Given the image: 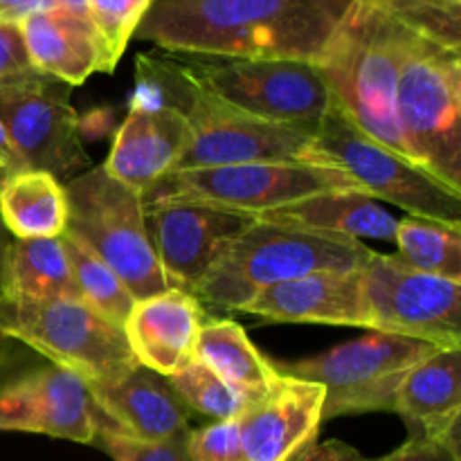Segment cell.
I'll return each mask as SVG.
<instances>
[{"label":"cell","instance_id":"18","mask_svg":"<svg viewBox=\"0 0 461 461\" xmlns=\"http://www.w3.org/2000/svg\"><path fill=\"white\" fill-rule=\"evenodd\" d=\"M97 421L138 441H165L189 428V408L169 381L151 369H131L122 378L88 385Z\"/></svg>","mask_w":461,"mask_h":461},{"label":"cell","instance_id":"28","mask_svg":"<svg viewBox=\"0 0 461 461\" xmlns=\"http://www.w3.org/2000/svg\"><path fill=\"white\" fill-rule=\"evenodd\" d=\"M63 246H66L68 259H70L72 282H75L77 300L84 302L90 311L111 322L113 327H124L135 297L95 252H90L84 243L70 232H63Z\"/></svg>","mask_w":461,"mask_h":461},{"label":"cell","instance_id":"37","mask_svg":"<svg viewBox=\"0 0 461 461\" xmlns=\"http://www.w3.org/2000/svg\"><path fill=\"white\" fill-rule=\"evenodd\" d=\"M0 162H3L5 167H7L12 174H18V171H25V167H23L21 158L16 156V151H14L12 142H9V135L7 131H5L3 122H0Z\"/></svg>","mask_w":461,"mask_h":461},{"label":"cell","instance_id":"35","mask_svg":"<svg viewBox=\"0 0 461 461\" xmlns=\"http://www.w3.org/2000/svg\"><path fill=\"white\" fill-rule=\"evenodd\" d=\"M376 461H461L455 453H450L444 444L421 437H410L401 448Z\"/></svg>","mask_w":461,"mask_h":461},{"label":"cell","instance_id":"14","mask_svg":"<svg viewBox=\"0 0 461 461\" xmlns=\"http://www.w3.org/2000/svg\"><path fill=\"white\" fill-rule=\"evenodd\" d=\"M144 216L169 288L187 293L255 221V216L207 205H165Z\"/></svg>","mask_w":461,"mask_h":461},{"label":"cell","instance_id":"22","mask_svg":"<svg viewBox=\"0 0 461 461\" xmlns=\"http://www.w3.org/2000/svg\"><path fill=\"white\" fill-rule=\"evenodd\" d=\"M18 25L32 66L41 75L72 88L84 84L93 72H102V43L90 18L61 9H39Z\"/></svg>","mask_w":461,"mask_h":461},{"label":"cell","instance_id":"29","mask_svg":"<svg viewBox=\"0 0 461 461\" xmlns=\"http://www.w3.org/2000/svg\"><path fill=\"white\" fill-rule=\"evenodd\" d=\"M171 390L194 412H201L214 421L237 419L246 410L248 401L221 381L210 367L198 358H189L171 376H167Z\"/></svg>","mask_w":461,"mask_h":461},{"label":"cell","instance_id":"38","mask_svg":"<svg viewBox=\"0 0 461 461\" xmlns=\"http://www.w3.org/2000/svg\"><path fill=\"white\" fill-rule=\"evenodd\" d=\"M45 9H61L88 18V0H45Z\"/></svg>","mask_w":461,"mask_h":461},{"label":"cell","instance_id":"2","mask_svg":"<svg viewBox=\"0 0 461 461\" xmlns=\"http://www.w3.org/2000/svg\"><path fill=\"white\" fill-rule=\"evenodd\" d=\"M408 34L381 0H354L315 66L331 102L363 133L414 165L396 108Z\"/></svg>","mask_w":461,"mask_h":461},{"label":"cell","instance_id":"32","mask_svg":"<svg viewBox=\"0 0 461 461\" xmlns=\"http://www.w3.org/2000/svg\"><path fill=\"white\" fill-rule=\"evenodd\" d=\"M187 430L165 441H138L120 435L113 428L97 421L93 444H99L113 461H192L187 450Z\"/></svg>","mask_w":461,"mask_h":461},{"label":"cell","instance_id":"15","mask_svg":"<svg viewBox=\"0 0 461 461\" xmlns=\"http://www.w3.org/2000/svg\"><path fill=\"white\" fill-rule=\"evenodd\" d=\"M0 432H36L93 444L97 412L88 385L57 365L25 374L0 390Z\"/></svg>","mask_w":461,"mask_h":461},{"label":"cell","instance_id":"17","mask_svg":"<svg viewBox=\"0 0 461 461\" xmlns=\"http://www.w3.org/2000/svg\"><path fill=\"white\" fill-rule=\"evenodd\" d=\"M192 140L187 115L174 104H135L117 129L104 169L142 196L178 167Z\"/></svg>","mask_w":461,"mask_h":461},{"label":"cell","instance_id":"10","mask_svg":"<svg viewBox=\"0 0 461 461\" xmlns=\"http://www.w3.org/2000/svg\"><path fill=\"white\" fill-rule=\"evenodd\" d=\"M180 66L216 97L277 124L315 133L331 95L315 63L284 59H219L176 54Z\"/></svg>","mask_w":461,"mask_h":461},{"label":"cell","instance_id":"4","mask_svg":"<svg viewBox=\"0 0 461 461\" xmlns=\"http://www.w3.org/2000/svg\"><path fill=\"white\" fill-rule=\"evenodd\" d=\"M396 108L414 165L461 194V50L410 32Z\"/></svg>","mask_w":461,"mask_h":461},{"label":"cell","instance_id":"20","mask_svg":"<svg viewBox=\"0 0 461 461\" xmlns=\"http://www.w3.org/2000/svg\"><path fill=\"white\" fill-rule=\"evenodd\" d=\"M241 313L273 322L363 327V275L360 270H320L275 284L252 297Z\"/></svg>","mask_w":461,"mask_h":461},{"label":"cell","instance_id":"6","mask_svg":"<svg viewBox=\"0 0 461 461\" xmlns=\"http://www.w3.org/2000/svg\"><path fill=\"white\" fill-rule=\"evenodd\" d=\"M63 187L68 196L66 232L115 270L135 300L169 288L135 189L111 178L102 165L75 176Z\"/></svg>","mask_w":461,"mask_h":461},{"label":"cell","instance_id":"12","mask_svg":"<svg viewBox=\"0 0 461 461\" xmlns=\"http://www.w3.org/2000/svg\"><path fill=\"white\" fill-rule=\"evenodd\" d=\"M363 275V329L461 349V282L372 252Z\"/></svg>","mask_w":461,"mask_h":461},{"label":"cell","instance_id":"40","mask_svg":"<svg viewBox=\"0 0 461 461\" xmlns=\"http://www.w3.org/2000/svg\"><path fill=\"white\" fill-rule=\"evenodd\" d=\"M12 342L14 340H9L7 336L0 333V369H3V365L9 360V354H12Z\"/></svg>","mask_w":461,"mask_h":461},{"label":"cell","instance_id":"27","mask_svg":"<svg viewBox=\"0 0 461 461\" xmlns=\"http://www.w3.org/2000/svg\"><path fill=\"white\" fill-rule=\"evenodd\" d=\"M394 241L401 261L435 277L461 282V228L421 216L396 223Z\"/></svg>","mask_w":461,"mask_h":461},{"label":"cell","instance_id":"1","mask_svg":"<svg viewBox=\"0 0 461 461\" xmlns=\"http://www.w3.org/2000/svg\"><path fill=\"white\" fill-rule=\"evenodd\" d=\"M354 0H153L140 41L171 54L318 63Z\"/></svg>","mask_w":461,"mask_h":461},{"label":"cell","instance_id":"30","mask_svg":"<svg viewBox=\"0 0 461 461\" xmlns=\"http://www.w3.org/2000/svg\"><path fill=\"white\" fill-rule=\"evenodd\" d=\"M153 0H88V18L102 43V72L111 75Z\"/></svg>","mask_w":461,"mask_h":461},{"label":"cell","instance_id":"3","mask_svg":"<svg viewBox=\"0 0 461 461\" xmlns=\"http://www.w3.org/2000/svg\"><path fill=\"white\" fill-rule=\"evenodd\" d=\"M372 250L358 239L255 219L194 286L198 302L241 311L275 284L320 270H360Z\"/></svg>","mask_w":461,"mask_h":461},{"label":"cell","instance_id":"26","mask_svg":"<svg viewBox=\"0 0 461 461\" xmlns=\"http://www.w3.org/2000/svg\"><path fill=\"white\" fill-rule=\"evenodd\" d=\"M63 237V234H61ZM14 239L7 252L3 295L12 300H59L75 297L70 259L63 239Z\"/></svg>","mask_w":461,"mask_h":461},{"label":"cell","instance_id":"34","mask_svg":"<svg viewBox=\"0 0 461 461\" xmlns=\"http://www.w3.org/2000/svg\"><path fill=\"white\" fill-rule=\"evenodd\" d=\"M18 23L0 21V86L34 75Z\"/></svg>","mask_w":461,"mask_h":461},{"label":"cell","instance_id":"13","mask_svg":"<svg viewBox=\"0 0 461 461\" xmlns=\"http://www.w3.org/2000/svg\"><path fill=\"white\" fill-rule=\"evenodd\" d=\"M0 122L23 167L57 180L75 178L88 165L70 86L34 72L0 86Z\"/></svg>","mask_w":461,"mask_h":461},{"label":"cell","instance_id":"39","mask_svg":"<svg viewBox=\"0 0 461 461\" xmlns=\"http://www.w3.org/2000/svg\"><path fill=\"white\" fill-rule=\"evenodd\" d=\"M14 237L5 228L3 219H0V295H3V277H5V264H7V252L12 246Z\"/></svg>","mask_w":461,"mask_h":461},{"label":"cell","instance_id":"31","mask_svg":"<svg viewBox=\"0 0 461 461\" xmlns=\"http://www.w3.org/2000/svg\"><path fill=\"white\" fill-rule=\"evenodd\" d=\"M410 32L461 50V0H381Z\"/></svg>","mask_w":461,"mask_h":461},{"label":"cell","instance_id":"16","mask_svg":"<svg viewBox=\"0 0 461 461\" xmlns=\"http://www.w3.org/2000/svg\"><path fill=\"white\" fill-rule=\"evenodd\" d=\"M324 387L279 374L237 417L246 461H288L318 441Z\"/></svg>","mask_w":461,"mask_h":461},{"label":"cell","instance_id":"24","mask_svg":"<svg viewBox=\"0 0 461 461\" xmlns=\"http://www.w3.org/2000/svg\"><path fill=\"white\" fill-rule=\"evenodd\" d=\"M0 219L14 239H59L68 228L61 180L45 171H18L0 189Z\"/></svg>","mask_w":461,"mask_h":461},{"label":"cell","instance_id":"41","mask_svg":"<svg viewBox=\"0 0 461 461\" xmlns=\"http://www.w3.org/2000/svg\"><path fill=\"white\" fill-rule=\"evenodd\" d=\"M9 176H12V171H9L7 167H5L3 162H0V189H3V185L7 183V178H9Z\"/></svg>","mask_w":461,"mask_h":461},{"label":"cell","instance_id":"21","mask_svg":"<svg viewBox=\"0 0 461 461\" xmlns=\"http://www.w3.org/2000/svg\"><path fill=\"white\" fill-rule=\"evenodd\" d=\"M461 349H439L410 369L396 394L394 412L403 417L410 437L444 444L459 453Z\"/></svg>","mask_w":461,"mask_h":461},{"label":"cell","instance_id":"7","mask_svg":"<svg viewBox=\"0 0 461 461\" xmlns=\"http://www.w3.org/2000/svg\"><path fill=\"white\" fill-rule=\"evenodd\" d=\"M0 333L43 354L86 385H102L138 367L124 331L75 297L12 300L0 297Z\"/></svg>","mask_w":461,"mask_h":461},{"label":"cell","instance_id":"11","mask_svg":"<svg viewBox=\"0 0 461 461\" xmlns=\"http://www.w3.org/2000/svg\"><path fill=\"white\" fill-rule=\"evenodd\" d=\"M315 144L329 165L347 171L372 198H383L408 216L461 228V194L363 133L333 102L315 129Z\"/></svg>","mask_w":461,"mask_h":461},{"label":"cell","instance_id":"25","mask_svg":"<svg viewBox=\"0 0 461 461\" xmlns=\"http://www.w3.org/2000/svg\"><path fill=\"white\" fill-rule=\"evenodd\" d=\"M194 358L210 367L248 403L259 399L277 378L273 363L264 358V354L250 342L248 333L232 320L203 322Z\"/></svg>","mask_w":461,"mask_h":461},{"label":"cell","instance_id":"23","mask_svg":"<svg viewBox=\"0 0 461 461\" xmlns=\"http://www.w3.org/2000/svg\"><path fill=\"white\" fill-rule=\"evenodd\" d=\"M259 219L270 223L295 225L315 232L340 234L349 239H383L394 241L399 221L360 189H336V192L315 194L304 201L268 212Z\"/></svg>","mask_w":461,"mask_h":461},{"label":"cell","instance_id":"33","mask_svg":"<svg viewBox=\"0 0 461 461\" xmlns=\"http://www.w3.org/2000/svg\"><path fill=\"white\" fill-rule=\"evenodd\" d=\"M192 461H246L237 419H223L187 432Z\"/></svg>","mask_w":461,"mask_h":461},{"label":"cell","instance_id":"9","mask_svg":"<svg viewBox=\"0 0 461 461\" xmlns=\"http://www.w3.org/2000/svg\"><path fill=\"white\" fill-rule=\"evenodd\" d=\"M183 75V111L192 140L176 169L246 165V162H315L329 165L315 144V133L297 126L261 120L216 97L174 59ZM174 169V171H176Z\"/></svg>","mask_w":461,"mask_h":461},{"label":"cell","instance_id":"36","mask_svg":"<svg viewBox=\"0 0 461 461\" xmlns=\"http://www.w3.org/2000/svg\"><path fill=\"white\" fill-rule=\"evenodd\" d=\"M288 461H367L358 450L351 446L342 444V441H324V444H311L306 446L302 453Z\"/></svg>","mask_w":461,"mask_h":461},{"label":"cell","instance_id":"5","mask_svg":"<svg viewBox=\"0 0 461 461\" xmlns=\"http://www.w3.org/2000/svg\"><path fill=\"white\" fill-rule=\"evenodd\" d=\"M336 189L363 192L340 167L315 162H246L176 169L140 198L144 212L165 205H207L259 219L279 207Z\"/></svg>","mask_w":461,"mask_h":461},{"label":"cell","instance_id":"8","mask_svg":"<svg viewBox=\"0 0 461 461\" xmlns=\"http://www.w3.org/2000/svg\"><path fill=\"white\" fill-rule=\"evenodd\" d=\"M437 347L412 338L367 331L304 360L275 365L279 374L324 387L322 419L363 412H394L401 383Z\"/></svg>","mask_w":461,"mask_h":461},{"label":"cell","instance_id":"19","mask_svg":"<svg viewBox=\"0 0 461 461\" xmlns=\"http://www.w3.org/2000/svg\"><path fill=\"white\" fill-rule=\"evenodd\" d=\"M203 322L201 302L192 293L167 288L135 300L122 331L138 365L167 378L194 356Z\"/></svg>","mask_w":461,"mask_h":461}]
</instances>
